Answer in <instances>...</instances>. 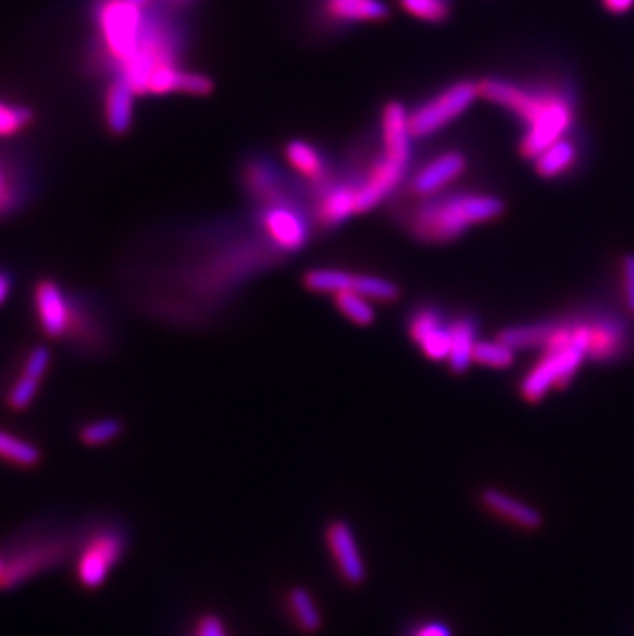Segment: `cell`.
I'll use <instances>...</instances> for the list:
<instances>
[{
	"instance_id": "obj_3",
	"label": "cell",
	"mask_w": 634,
	"mask_h": 636,
	"mask_svg": "<svg viewBox=\"0 0 634 636\" xmlns=\"http://www.w3.org/2000/svg\"><path fill=\"white\" fill-rule=\"evenodd\" d=\"M83 523L39 520L25 523L2 548L4 573L0 591H15L21 585L46 575L75 559Z\"/></svg>"
},
{
	"instance_id": "obj_18",
	"label": "cell",
	"mask_w": 634,
	"mask_h": 636,
	"mask_svg": "<svg viewBox=\"0 0 634 636\" xmlns=\"http://www.w3.org/2000/svg\"><path fill=\"white\" fill-rule=\"evenodd\" d=\"M32 192L25 170L17 161L0 157V219L20 211Z\"/></svg>"
},
{
	"instance_id": "obj_32",
	"label": "cell",
	"mask_w": 634,
	"mask_h": 636,
	"mask_svg": "<svg viewBox=\"0 0 634 636\" xmlns=\"http://www.w3.org/2000/svg\"><path fill=\"white\" fill-rule=\"evenodd\" d=\"M39 384H41L39 377L20 371L17 379L13 382V386L9 389V396H7V402L11 406V410H15V412L27 410L38 396Z\"/></svg>"
},
{
	"instance_id": "obj_31",
	"label": "cell",
	"mask_w": 634,
	"mask_h": 636,
	"mask_svg": "<svg viewBox=\"0 0 634 636\" xmlns=\"http://www.w3.org/2000/svg\"><path fill=\"white\" fill-rule=\"evenodd\" d=\"M400 7L408 15L428 23H442L451 15L449 0H400Z\"/></svg>"
},
{
	"instance_id": "obj_25",
	"label": "cell",
	"mask_w": 634,
	"mask_h": 636,
	"mask_svg": "<svg viewBox=\"0 0 634 636\" xmlns=\"http://www.w3.org/2000/svg\"><path fill=\"white\" fill-rule=\"evenodd\" d=\"M306 289L320 295H338L343 290H352L355 272L338 271V269H315L309 271L303 278Z\"/></svg>"
},
{
	"instance_id": "obj_10",
	"label": "cell",
	"mask_w": 634,
	"mask_h": 636,
	"mask_svg": "<svg viewBox=\"0 0 634 636\" xmlns=\"http://www.w3.org/2000/svg\"><path fill=\"white\" fill-rule=\"evenodd\" d=\"M408 159L396 154H380L371 165L369 174L361 184H357V209L359 212L371 211L382 204L389 194L402 184L403 175L408 170Z\"/></svg>"
},
{
	"instance_id": "obj_21",
	"label": "cell",
	"mask_w": 634,
	"mask_h": 636,
	"mask_svg": "<svg viewBox=\"0 0 634 636\" xmlns=\"http://www.w3.org/2000/svg\"><path fill=\"white\" fill-rule=\"evenodd\" d=\"M326 13L332 20L346 23L382 21L389 15L382 0H326Z\"/></svg>"
},
{
	"instance_id": "obj_5",
	"label": "cell",
	"mask_w": 634,
	"mask_h": 636,
	"mask_svg": "<svg viewBox=\"0 0 634 636\" xmlns=\"http://www.w3.org/2000/svg\"><path fill=\"white\" fill-rule=\"evenodd\" d=\"M130 544L126 523L114 517H96L83 523V534L73 559L75 578L87 591L101 589Z\"/></svg>"
},
{
	"instance_id": "obj_13",
	"label": "cell",
	"mask_w": 634,
	"mask_h": 636,
	"mask_svg": "<svg viewBox=\"0 0 634 636\" xmlns=\"http://www.w3.org/2000/svg\"><path fill=\"white\" fill-rule=\"evenodd\" d=\"M136 91L126 78H108L103 89V122L108 133L124 136L135 124Z\"/></svg>"
},
{
	"instance_id": "obj_16",
	"label": "cell",
	"mask_w": 634,
	"mask_h": 636,
	"mask_svg": "<svg viewBox=\"0 0 634 636\" xmlns=\"http://www.w3.org/2000/svg\"><path fill=\"white\" fill-rule=\"evenodd\" d=\"M592 361H614L626 348V328L610 315H587Z\"/></svg>"
},
{
	"instance_id": "obj_30",
	"label": "cell",
	"mask_w": 634,
	"mask_h": 636,
	"mask_svg": "<svg viewBox=\"0 0 634 636\" xmlns=\"http://www.w3.org/2000/svg\"><path fill=\"white\" fill-rule=\"evenodd\" d=\"M474 363L490 369H507L515 363V350L500 340H478L474 347Z\"/></svg>"
},
{
	"instance_id": "obj_8",
	"label": "cell",
	"mask_w": 634,
	"mask_h": 636,
	"mask_svg": "<svg viewBox=\"0 0 634 636\" xmlns=\"http://www.w3.org/2000/svg\"><path fill=\"white\" fill-rule=\"evenodd\" d=\"M262 229L276 250L299 251L309 239V225L303 212L297 211L287 198L266 204L260 214Z\"/></svg>"
},
{
	"instance_id": "obj_26",
	"label": "cell",
	"mask_w": 634,
	"mask_h": 636,
	"mask_svg": "<svg viewBox=\"0 0 634 636\" xmlns=\"http://www.w3.org/2000/svg\"><path fill=\"white\" fill-rule=\"evenodd\" d=\"M36 122L34 108L11 99H0V138H13L25 133Z\"/></svg>"
},
{
	"instance_id": "obj_29",
	"label": "cell",
	"mask_w": 634,
	"mask_h": 636,
	"mask_svg": "<svg viewBox=\"0 0 634 636\" xmlns=\"http://www.w3.org/2000/svg\"><path fill=\"white\" fill-rule=\"evenodd\" d=\"M124 431V424L117 419H99L85 423L78 428V441L87 447H103L115 441Z\"/></svg>"
},
{
	"instance_id": "obj_14",
	"label": "cell",
	"mask_w": 634,
	"mask_h": 636,
	"mask_svg": "<svg viewBox=\"0 0 634 636\" xmlns=\"http://www.w3.org/2000/svg\"><path fill=\"white\" fill-rule=\"evenodd\" d=\"M465 172V157L458 151L439 154L423 165L410 179V192L414 196H435L453 184Z\"/></svg>"
},
{
	"instance_id": "obj_11",
	"label": "cell",
	"mask_w": 634,
	"mask_h": 636,
	"mask_svg": "<svg viewBox=\"0 0 634 636\" xmlns=\"http://www.w3.org/2000/svg\"><path fill=\"white\" fill-rule=\"evenodd\" d=\"M326 546L332 562L346 585H361L366 578L365 560L357 536L346 521H330L326 527Z\"/></svg>"
},
{
	"instance_id": "obj_36",
	"label": "cell",
	"mask_w": 634,
	"mask_h": 636,
	"mask_svg": "<svg viewBox=\"0 0 634 636\" xmlns=\"http://www.w3.org/2000/svg\"><path fill=\"white\" fill-rule=\"evenodd\" d=\"M13 290V274L7 269H0V308L7 303Z\"/></svg>"
},
{
	"instance_id": "obj_33",
	"label": "cell",
	"mask_w": 634,
	"mask_h": 636,
	"mask_svg": "<svg viewBox=\"0 0 634 636\" xmlns=\"http://www.w3.org/2000/svg\"><path fill=\"white\" fill-rule=\"evenodd\" d=\"M408 636H453V633L443 620H424L414 624Z\"/></svg>"
},
{
	"instance_id": "obj_28",
	"label": "cell",
	"mask_w": 634,
	"mask_h": 636,
	"mask_svg": "<svg viewBox=\"0 0 634 636\" xmlns=\"http://www.w3.org/2000/svg\"><path fill=\"white\" fill-rule=\"evenodd\" d=\"M352 290L371 299V301H380V303H391L400 297V289L396 283L373 276V274H355Z\"/></svg>"
},
{
	"instance_id": "obj_15",
	"label": "cell",
	"mask_w": 634,
	"mask_h": 636,
	"mask_svg": "<svg viewBox=\"0 0 634 636\" xmlns=\"http://www.w3.org/2000/svg\"><path fill=\"white\" fill-rule=\"evenodd\" d=\"M481 502L484 504V509L488 513H493L495 517L507 521V523L515 525L519 529H525V532H536L544 523L538 509H534L527 502L519 501L499 488L482 490Z\"/></svg>"
},
{
	"instance_id": "obj_19",
	"label": "cell",
	"mask_w": 634,
	"mask_h": 636,
	"mask_svg": "<svg viewBox=\"0 0 634 636\" xmlns=\"http://www.w3.org/2000/svg\"><path fill=\"white\" fill-rule=\"evenodd\" d=\"M476 332L478 326L470 315H460L451 320V350L447 365L456 375H463L474 363V347L478 342Z\"/></svg>"
},
{
	"instance_id": "obj_38",
	"label": "cell",
	"mask_w": 634,
	"mask_h": 636,
	"mask_svg": "<svg viewBox=\"0 0 634 636\" xmlns=\"http://www.w3.org/2000/svg\"><path fill=\"white\" fill-rule=\"evenodd\" d=\"M163 2H167L173 9H182V7H186L190 0H163Z\"/></svg>"
},
{
	"instance_id": "obj_24",
	"label": "cell",
	"mask_w": 634,
	"mask_h": 636,
	"mask_svg": "<svg viewBox=\"0 0 634 636\" xmlns=\"http://www.w3.org/2000/svg\"><path fill=\"white\" fill-rule=\"evenodd\" d=\"M288 163L293 170H297L303 177L311 182H324L326 179V161L324 157L318 153L306 140H293L288 142L287 149Z\"/></svg>"
},
{
	"instance_id": "obj_12",
	"label": "cell",
	"mask_w": 634,
	"mask_h": 636,
	"mask_svg": "<svg viewBox=\"0 0 634 636\" xmlns=\"http://www.w3.org/2000/svg\"><path fill=\"white\" fill-rule=\"evenodd\" d=\"M212 91H214V83L211 77L196 71H186L179 64H165L157 68L145 85V96L184 93V96L207 97L211 96Z\"/></svg>"
},
{
	"instance_id": "obj_4",
	"label": "cell",
	"mask_w": 634,
	"mask_h": 636,
	"mask_svg": "<svg viewBox=\"0 0 634 636\" xmlns=\"http://www.w3.org/2000/svg\"><path fill=\"white\" fill-rule=\"evenodd\" d=\"M502 202L490 194H445L431 198L410 219V232L424 244H447L474 225L502 214Z\"/></svg>"
},
{
	"instance_id": "obj_27",
	"label": "cell",
	"mask_w": 634,
	"mask_h": 636,
	"mask_svg": "<svg viewBox=\"0 0 634 636\" xmlns=\"http://www.w3.org/2000/svg\"><path fill=\"white\" fill-rule=\"evenodd\" d=\"M334 305L355 326L366 328L375 322V308H373L371 299H366L355 290H343V292L334 295Z\"/></svg>"
},
{
	"instance_id": "obj_1",
	"label": "cell",
	"mask_w": 634,
	"mask_h": 636,
	"mask_svg": "<svg viewBox=\"0 0 634 636\" xmlns=\"http://www.w3.org/2000/svg\"><path fill=\"white\" fill-rule=\"evenodd\" d=\"M32 305L41 334L80 357H103L112 347L110 322L94 297L66 290L54 278H39Z\"/></svg>"
},
{
	"instance_id": "obj_35",
	"label": "cell",
	"mask_w": 634,
	"mask_h": 636,
	"mask_svg": "<svg viewBox=\"0 0 634 636\" xmlns=\"http://www.w3.org/2000/svg\"><path fill=\"white\" fill-rule=\"evenodd\" d=\"M622 285H624L626 305L634 315V255H626L622 262Z\"/></svg>"
},
{
	"instance_id": "obj_22",
	"label": "cell",
	"mask_w": 634,
	"mask_h": 636,
	"mask_svg": "<svg viewBox=\"0 0 634 636\" xmlns=\"http://www.w3.org/2000/svg\"><path fill=\"white\" fill-rule=\"evenodd\" d=\"M0 462L21 470H32L41 462V449L29 439L0 428Z\"/></svg>"
},
{
	"instance_id": "obj_7",
	"label": "cell",
	"mask_w": 634,
	"mask_h": 636,
	"mask_svg": "<svg viewBox=\"0 0 634 636\" xmlns=\"http://www.w3.org/2000/svg\"><path fill=\"white\" fill-rule=\"evenodd\" d=\"M481 96V87L470 80H460L451 87H447L439 96L424 101L410 116V133L414 138L435 135L445 128L449 122L460 117L468 108Z\"/></svg>"
},
{
	"instance_id": "obj_20",
	"label": "cell",
	"mask_w": 634,
	"mask_h": 636,
	"mask_svg": "<svg viewBox=\"0 0 634 636\" xmlns=\"http://www.w3.org/2000/svg\"><path fill=\"white\" fill-rule=\"evenodd\" d=\"M576 157H579V149L575 142L564 136L534 159L536 172L546 179H555L558 175L567 174L575 165Z\"/></svg>"
},
{
	"instance_id": "obj_17",
	"label": "cell",
	"mask_w": 634,
	"mask_h": 636,
	"mask_svg": "<svg viewBox=\"0 0 634 636\" xmlns=\"http://www.w3.org/2000/svg\"><path fill=\"white\" fill-rule=\"evenodd\" d=\"M357 209V184H330L318 202V221L324 227H336L350 219Z\"/></svg>"
},
{
	"instance_id": "obj_2",
	"label": "cell",
	"mask_w": 634,
	"mask_h": 636,
	"mask_svg": "<svg viewBox=\"0 0 634 636\" xmlns=\"http://www.w3.org/2000/svg\"><path fill=\"white\" fill-rule=\"evenodd\" d=\"M478 87L482 97L523 120L527 130L521 138L519 151L527 159H536L573 128L575 103L567 91L552 87L530 89L502 78H486Z\"/></svg>"
},
{
	"instance_id": "obj_39",
	"label": "cell",
	"mask_w": 634,
	"mask_h": 636,
	"mask_svg": "<svg viewBox=\"0 0 634 636\" xmlns=\"http://www.w3.org/2000/svg\"><path fill=\"white\" fill-rule=\"evenodd\" d=\"M2 573H4V554L0 550V577H2Z\"/></svg>"
},
{
	"instance_id": "obj_23",
	"label": "cell",
	"mask_w": 634,
	"mask_h": 636,
	"mask_svg": "<svg viewBox=\"0 0 634 636\" xmlns=\"http://www.w3.org/2000/svg\"><path fill=\"white\" fill-rule=\"evenodd\" d=\"M288 614L301 633H318L322 628V614L315 599L306 587H293L287 594Z\"/></svg>"
},
{
	"instance_id": "obj_6",
	"label": "cell",
	"mask_w": 634,
	"mask_h": 636,
	"mask_svg": "<svg viewBox=\"0 0 634 636\" xmlns=\"http://www.w3.org/2000/svg\"><path fill=\"white\" fill-rule=\"evenodd\" d=\"M589 324L585 317H573V340L562 348H548L519 384V396L527 404H538L550 389H564L587 359Z\"/></svg>"
},
{
	"instance_id": "obj_34",
	"label": "cell",
	"mask_w": 634,
	"mask_h": 636,
	"mask_svg": "<svg viewBox=\"0 0 634 636\" xmlns=\"http://www.w3.org/2000/svg\"><path fill=\"white\" fill-rule=\"evenodd\" d=\"M194 636H227V631H225V624L221 618L207 614L198 620Z\"/></svg>"
},
{
	"instance_id": "obj_37",
	"label": "cell",
	"mask_w": 634,
	"mask_h": 636,
	"mask_svg": "<svg viewBox=\"0 0 634 636\" xmlns=\"http://www.w3.org/2000/svg\"><path fill=\"white\" fill-rule=\"evenodd\" d=\"M601 2L614 15H624L634 7V0H601Z\"/></svg>"
},
{
	"instance_id": "obj_9",
	"label": "cell",
	"mask_w": 634,
	"mask_h": 636,
	"mask_svg": "<svg viewBox=\"0 0 634 636\" xmlns=\"http://www.w3.org/2000/svg\"><path fill=\"white\" fill-rule=\"evenodd\" d=\"M408 336L428 361L442 363L451 350V320L437 308H419L408 320Z\"/></svg>"
}]
</instances>
